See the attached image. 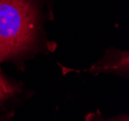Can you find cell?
Returning a JSON list of instances; mask_svg holds the SVG:
<instances>
[{"instance_id": "4", "label": "cell", "mask_w": 129, "mask_h": 121, "mask_svg": "<svg viewBox=\"0 0 129 121\" xmlns=\"http://www.w3.org/2000/svg\"><path fill=\"white\" fill-rule=\"evenodd\" d=\"M84 121H129V116L127 113H121L118 115L107 117L99 110L88 112L84 116Z\"/></svg>"}, {"instance_id": "1", "label": "cell", "mask_w": 129, "mask_h": 121, "mask_svg": "<svg viewBox=\"0 0 129 121\" xmlns=\"http://www.w3.org/2000/svg\"><path fill=\"white\" fill-rule=\"evenodd\" d=\"M47 21H54L53 0H0V64L24 71L28 62L55 52Z\"/></svg>"}, {"instance_id": "2", "label": "cell", "mask_w": 129, "mask_h": 121, "mask_svg": "<svg viewBox=\"0 0 129 121\" xmlns=\"http://www.w3.org/2000/svg\"><path fill=\"white\" fill-rule=\"evenodd\" d=\"M64 75L68 73H87L92 76L109 74L124 79L129 78V52L116 47H109L102 57L85 69H73L58 63Z\"/></svg>"}, {"instance_id": "3", "label": "cell", "mask_w": 129, "mask_h": 121, "mask_svg": "<svg viewBox=\"0 0 129 121\" xmlns=\"http://www.w3.org/2000/svg\"><path fill=\"white\" fill-rule=\"evenodd\" d=\"M31 95L26 85L7 75L0 64V121H11Z\"/></svg>"}]
</instances>
